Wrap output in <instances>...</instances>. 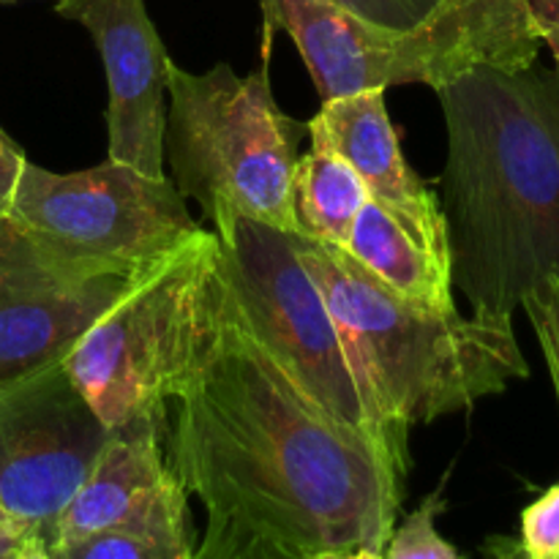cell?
<instances>
[{
    "label": "cell",
    "mask_w": 559,
    "mask_h": 559,
    "mask_svg": "<svg viewBox=\"0 0 559 559\" xmlns=\"http://www.w3.org/2000/svg\"><path fill=\"white\" fill-rule=\"evenodd\" d=\"M173 402L169 469L205 513L235 519L300 557L382 555L404 473L377 442L295 388L235 320L227 293L216 338Z\"/></svg>",
    "instance_id": "1"
},
{
    "label": "cell",
    "mask_w": 559,
    "mask_h": 559,
    "mask_svg": "<svg viewBox=\"0 0 559 559\" xmlns=\"http://www.w3.org/2000/svg\"><path fill=\"white\" fill-rule=\"evenodd\" d=\"M435 93L448 134L437 200L451 284L473 314L513 320L559 276V74L475 66Z\"/></svg>",
    "instance_id": "2"
},
{
    "label": "cell",
    "mask_w": 559,
    "mask_h": 559,
    "mask_svg": "<svg viewBox=\"0 0 559 559\" xmlns=\"http://www.w3.org/2000/svg\"><path fill=\"white\" fill-rule=\"evenodd\" d=\"M336 317L355 374L402 437L530 377L513 320L424 306L377 282L342 246L289 233Z\"/></svg>",
    "instance_id": "3"
},
{
    "label": "cell",
    "mask_w": 559,
    "mask_h": 559,
    "mask_svg": "<svg viewBox=\"0 0 559 559\" xmlns=\"http://www.w3.org/2000/svg\"><path fill=\"white\" fill-rule=\"evenodd\" d=\"M267 31L298 47L322 102L459 80L475 66L527 69L540 38L530 0H437L413 27H385L333 0H260Z\"/></svg>",
    "instance_id": "4"
},
{
    "label": "cell",
    "mask_w": 559,
    "mask_h": 559,
    "mask_svg": "<svg viewBox=\"0 0 559 559\" xmlns=\"http://www.w3.org/2000/svg\"><path fill=\"white\" fill-rule=\"evenodd\" d=\"M224 317V282L213 229L131 276L76 338L66 374L107 429L167 413L200 369Z\"/></svg>",
    "instance_id": "5"
},
{
    "label": "cell",
    "mask_w": 559,
    "mask_h": 559,
    "mask_svg": "<svg viewBox=\"0 0 559 559\" xmlns=\"http://www.w3.org/2000/svg\"><path fill=\"white\" fill-rule=\"evenodd\" d=\"M211 222L224 293L240 328L317 407L377 442L407 475V437L388 424L355 374L336 317L289 233L235 211H216Z\"/></svg>",
    "instance_id": "6"
},
{
    "label": "cell",
    "mask_w": 559,
    "mask_h": 559,
    "mask_svg": "<svg viewBox=\"0 0 559 559\" xmlns=\"http://www.w3.org/2000/svg\"><path fill=\"white\" fill-rule=\"evenodd\" d=\"M164 173L200 202L205 216L235 211L295 233L293 178L300 136L309 131L276 104L267 66L240 76L233 66L211 71L169 66Z\"/></svg>",
    "instance_id": "7"
},
{
    "label": "cell",
    "mask_w": 559,
    "mask_h": 559,
    "mask_svg": "<svg viewBox=\"0 0 559 559\" xmlns=\"http://www.w3.org/2000/svg\"><path fill=\"white\" fill-rule=\"evenodd\" d=\"M9 218L66 271L131 278L200 235L169 175L104 162L52 173L27 162Z\"/></svg>",
    "instance_id": "8"
},
{
    "label": "cell",
    "mask_w": 559,
    "mask_h": 559,
    "mask_svg": "<svg viewBox=\"0 0 559 559\" xmlns=\"http://www.w3.org/2000/svg\"><path fill=\"white\" fill-rule=\"evenodd\" d=\"M107 435L66 366L0 388V511L47 538Z\"/></svg>",
    "instance_id": "9"
},
{
    "label": "cell",
    "mask_w": 559,
    "mask_h": 559,
    "mask_svg": "<svg viewBox=\"0 0 559 559\" xmlns=\"http://www.w3.org/2000/svg\"><path fill=\"white\" fill-rule=\"evenodd\" d=\"M126 282L66 271L5 216L0 222V388L63 366L76 338Z\"/></svg>",
    "instance_id": "10"
},
{
    "label": "cell",
    "mask_w": 559,
    "mask_h": 559,
    "mask_svg": "<svg viewBox=\"0 0 559 559\" xmlns=\"http://www.w3.org/2000/svg\"><path fill=\"white\" fill-rule=\"evenodd\" d=\"M63 20L91 33L107 71V158L151 178L164 173L167 74L173 58L145 0H58Z\"/></svg>",
    "instance_id": "11"
},
{
    "label": "cell",
    "mask_w": 559,
    "mask_h": 559,
    "mask_svg": "<svg viewBox=\"0 0 559 559\" xmlns=\"http://www.w3.org/2000/svg\"><path fill=\"white\" fill-rule=\"evenodd\" d=\"M306 126L311 142H320L342 156L366 186L369 200L385 207L437 262L448 267L440 200L404 158L388 115L385 91L377 87L328 98Z\"/></svg>",
    "instance_id": "12"
},
{
    "label": "cell",
    "mask_w": 559,
    "mask_h": 559,
    "mask_svg": "<svg viewBox=\"0 0 559 559\" xmlns=\"http://www.w3.org/2000/svg\"><path fill=\"white\" fill-rule=\"evenodd\" d=\"M167 413L140 415L109 429L91 473L47 533V546L71 544L126 524L173 480L162 437Z\"/></svg>",
    "instance_id": "13"
},
{
    "label": "cell",
    "mask_w": 559,
    "mask_h": 559,
    "mask_svg": "<svg viewBox=\"0 0 559 559\" xmlns=\"http://www.w3.org/2000/svg\"><path fill=\"white\" fill-rule=\"evenodd\" d=\"M344 251L402 298L424 306L456 304L448 267L377 202L366 200L360 207Z\"/></svg>",
    "instance_id": "14"
},
{
    "label": "cell",
    "mask_w": 559,
    "mask_h": 559,
    "mask_svg": "<svg viewBox=\"0 0 559 559\" xmlns=\"http://www.w3.org/2000/svg\"><path fill=\"white\" fill-rule=\"evenodd\" d=\"M194 546L189 495L173 475V480L126 524L71 544L49 546V555L52 559H191Z\"/></svg>",
    "instance_id": "15"
},
{
    "label": "cell",
    "mask_w": 559,
    "mask_h": 559,
    "mask_svg": "<svg viewBox=\"0 0 559 559\" xmlns=\"http://www.w3.org/2000/svg\"><path fill=\"white\" fill-rule=\"evenodd\" d=\"M366 200V186L331 147L311 142L300 153L293 178L295 233L344 249Z\"/></svg>",
    "instance_id": "16"
},
{
    "label": "cell",
    "mask_w": 559,
    "mask_h": 559,
    "mask_svg": "<svg viewBox=\"0 0 559 559\" xmlns=\"http://www.w3.org/2000/svg\"><path fill=\"white\" fill-rule=\"evenodd\" d=\"M191 559H300V555L235 519L207 513L205 533Z\"/></svg>",
    "instance_id": "17"
},
{
    "label": "cell",
    "mask_w": 559,
    "mask_h": 559,
    "mask_svg": "<svg viewBox=\"0 0 559 559\" xmlns=\"http://www.w3.org/2000/svg\"><path fill=\"white\" fill-rule=\"evenodd\" d=\"M442 511L440 491L426 497L399 527H393L382 559H462L456 546L448 544L437 530V516Z\"/></svg>",
    "instance_id": "18"
},
{
    "label": "cell",
    "mask_w": 559,
    "mask_h": 559,
    "mask_svg": "<svg viewBox=\"0 0 559 559\" xmlns=\"http://www.w3.org/2000/svg\"><path fill=\"white\" fill-rule=\"evenodd\" d=\"M522 309L527 311L530 322H533L535 336H538L540 353H544L546 366H549L559 402V276H551L549 282L533 289L524 298Z\"/></svg>",
    "instance_id": "19"
},
{
    "label": "cell",
    "mask_w": 559,
    "mask_h": 559,
    "mask_svg": "<svg viewBox=\"0 0 559 559\" xmlns=\"http://www.w3.org/2000/svg\"><path fill=\"white\" fill-rule=\"evenodd\" d=\"M522 555L524 559H559V484L524 508Z\"/></svg>",
    "instance_id": "20"
},
{
    "label": "cell",
    "mask_w": 559,
    "mask_h": 559,
    "mask_svg": "<svg viewBox=\"0 0 559 559\" xmlns=\"http://www.w3.org/2000/svg\"><path fill=\"white\" fill-rule=\"evenodd\" d=\"M364 20L385 27H413L424 20L437 0H333Z\"/></svg>",
    "instance_id": "21"
},
{
    "label": "cell",
    "mask_w": 559,
    "mask_h": 559,
    "mask_svg": "<svg viewBox=\"0 0 559 559\" xmlns=\"http://www.w3.org/2000/svg\"><path fill=\"white\" fill-rule=\"evenodd\" d=\"M27 158L22 153V147L0 129V222L9 216L11 200H14L16 183H20V175L25 169Z\"/></svg>",
    "instance_id": "22"
},
{
    "label": "cell",
    "mask_w": 559,
    "mask_h": 559,
    "mask_svg": "<svg viewBox=\"0 0 559 559\" xmlns=\"http://www.w3.org/2000/svg\"><path fill=\"white\" fill-rule=\"evenodd\" d=\"M530 9H533V20L538 25L540 38L551 49V58L557 66L555 71L559 74V0H530Z\"/></svg>",
    "instance_id": "23"
},
{
    "label": "cell",
    "mask_w": 559,
    "mask_h": 559,
    "mask_svg": "<svg viewBox=\"0 0 559 559\" xmlns=\"http://www.w3.org/2000/svg\"><path fill=\"white\" fill-rule=\"evenodd\" d=\"M11 559H52V555H49L47 538H44L38 530H31V533L22 538V544L16 546V551L11 555Z\"/></svg>",
    "instance_id": "24"
},
{
    "label": "cell",
    "mask_w": 559,
    "mask_h": 559,
    "mask_svg": "<svg viewBox=\"0 0 559 559\" xmlns=\"http://www.w3.org/2000/svg\"><path fill=\"white\" fill-rule=\"evenodd\" d=\"M31 533V527L22 522H5L0 524V559H11L16 551V546L22 544V538Z\"/></svg>",
    "instance_id": "25"
},
{
    "label": "cell",
    "mask_w": 559,
    "mask_h": 559,
    "mask_svg": "<svg viewBox=\"0 0 559 559\" xmlns=\"http://www.w3.org/2000/svg\"><path fill=\"white\" fill-rule=\"evenodd\" d=\"M300 559H360V551H314V555H304Z\"/></svg>",
    "instance_id": "26"
},
{
    "label": "cell",
    "mask_w": 559,
    "mask_h": 559,
    "mask_svg": "<svg viewBox=\"0 0 559 559\" xmlns=\"http://www.w3.org/2000/svg\"><path fill=\"white\" fill-rule=\"evenodd\" d=\"M360 559H382L380 551H369V549H360Z\"/></svg>",
    "instance_id": "27"
},
{
    "label": "cell",
    "mask_w": 559,
    "mask_h": 559,
    "mask_svg": "<svg viewBox=\"0 0 559 559\" xmlns=\"http://www.w3.org/2000/svg\"><path fill=\"white\" fill-rule=\"evenodd\" d=\"M5 522H14V519H9L3 511H0V524H5Z\"/></svg>",
    "instance_id": "28"
},
{
    "label": "cell",
    "mask_w": 559,
    "mask_h": 559,
    "mask_svg": "<svg viewBox=\"0 0 559 559\" xmlns=\"http://www.w3.org/2000/svg\"><path fill=\"white\" fill-rule=\"evenodd\" d=\"M511 559H524V555L522 557H511Z\"/></svg>",
    "instance_id": "29"
},
{
    "label": "cell",
    "mask_w": 559,
    "mask_h": 559,
    "mask_svg": "<svg viewBox=\"0 0 559 559\" xmlns=\"http://www.w3.org/2000/svg\"><path fill=\"white\" fill-rule=\"evenodd\" d=\"M3 3H9V0H3Z\"/></svg>",
    "instance_id": "30"
}]
</instances>
